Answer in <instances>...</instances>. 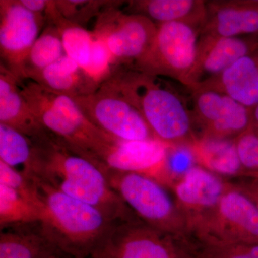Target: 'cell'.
I'll use <instances>...</instances> for the list:
<instances>
[{
	"label": "cell",
	"mask_w": 258,
	"mask_h": 258,
	"mask_svg": "<svg viewBox=\"0 0 258 258\" xmlns=\"http://www.w3.org/2000/svg\"><path fill=\"white\" fill-rule=\"evenodd\" d=\"M101 85L130 103L161 142L174 147L189 146L198 138L186 98L164 78L117 66Z\"/></svg>",
	"instance_id": "7a4b0ae2"
},
{
	"label": "cell",
	"mask_w": 258,
	"mask_h": 258,
	"mask_svg": "<svg viewBox=\"0 0 258 258\" xmlns=\"http://www.w3.org/2000/svg\"><path fill=\"white\" fill-rule=\"evenodd\" d=\"M187 238L209 247L258 244V210L230 182L217 208L190 227Z\"/></svg>",
	"instance_id": "8992f818"
},
{
	"label": "cell",
	"mask_w": 258,
	"mask_h": 258,
	"mask_svg": "<svg viewBox=\"0 0 258 258\" xmlns=\"http://www.w3.org/2000/svg\"><path fill=\"white\" fill-rule=\"evenodd\" d=\"M40 86L74 98L96 92L100 86L68 55L42 70L32 79Z\"/></svg>",
	"instance_id": "44dd1931"
},
{
	"label": "cell",
	"mask_w": 258,
	"mask_h": 258,
	"mask_svg": "<svg viewBox=\"0 0 258 258\" xmlns=\"http://www.w3.org/2000/svg\"><path fill=\"white\" fill-rule=\"evenodd\" d=\"M241 192L244 194L254 204L258 210V179L242 176L235 182L232 183Z\"/></svg>",
	"instance_id": "4dcf8cb0"
},
{
	"label": "cell",
	"mask_w": 258,
	"mask_h": 258,
	"mask_svg": "<svg viewBox=\"0 0 258 258\" xmlns=\"http://www.w3.org/2000/svg\"><path fill=\"white\" fill-rule=\"evenodd\" d=\"M0 123L14 128L30 139L45 130L34 115L19 87L15 75L0 63Z\"/></svg>",
	"instance_id": "ac0fdd59"
},
{
	"label": "cell",
	"mask_w": 258,
	"mask_h": 258,
	"mask_svg": "<svg viewBox=\"0 0 258 258\" xmlns=\"http://www.w3.org/2000/svg\"><path fill=\"white\" fill-rule=\"evenodd\" d=\"M121 9L146 17L157 25L182 23L200 31L207 16L206 1L203 0H131L123 1Z\"/></svg>",
	"instance_id": "e0dca14e"
},
{
	"label": "cell",
	"mask_w": 258,
	"mask_h": 258,
	"mask_svg": "<svg viewBox=\"0 0 258 258\" xmlns=\"http://www.w3.org/2000/svg\"><path fill=\"white\" fill-rule=\"evenodd\" d=\"M200 32L198 28L186 23L157 25L150 49L132 68L174 80L186 87L196 62Z\"/></svg>",
	"instance_id": "52a82bcc"
},
{
	"label": "cell",
	"mask_w": 258,
	"mask_h": 258,
	"mask_svg": "<svg viewBox=\"0 0 258 258\" xmlns=\"http://www.w3.org/2000/svg\"><path fill=\"white\" fill-rule=\"evenodd\" d=\"M123 3L114 1L103 10L91 32L104 42L116 67H132L150 49L157 25L142 15L125 13Z\"/></svg>",
	"instance_id": "ba28073f"
},
{
	"label": "cell",
	"mask_w": 258,
	"mask_h": 258,
	"mask_svg": "<svg viewBox=\"0 0 258 258\" xmlns=\"http://www.w3.org/2000/svg\"><path fill=\"white\" fill-rule=\"evenodd\" d=\"M91 258H111L108 255V254L105 253V252H98L96 254H95L94 256H93Z\"/></svg>",
	"instance_id": "e575fe53"
},
{
	"label": "cell",
	"mask_w": 258,
	"mask_h": 258,
	"mask_svg": "<svg viewBox=\"0 0 258 258\" xmlns=\"http://www.w3.org/2000/svg\"><path fill=\"white\" fill-rule=\"evenodd\" d=\"M41 212L14 189L0 184V227H6L38 223Z\"/></svg>",
	"instance_id": "484cf974"
},
{
	"label": "cell",
	"mask_w": 258,
	"mask_h": 258,
	"mask_svg": "<svg viewBox=\"0 0 258 258\" xmlns=\"http://www.w3.org/2000/svg\"><path fill=\"white\" fill-rule=\"evenodd\" d=\"M49 258H72V257H68V256H64V255H54V256H52V257H50Z\"/></svg>",
	"instance_id": "d590c367"
},
{
	"label": "cell",
	"mask_w": 258,
	"mask_h": 258,
	"mask_svg": "<svg viewBox=\"0 0 258 258\" xmlns=\"http://www.w3.org/2000/svg\"><path fill=\"white\" fill-rule=\"evenodd\" d=\"M178 241L135 219L115 226L101 251L111 258H185Z\"/></svg>",
	"instance_id": "7c38bea8"
},
{
	"label": "cell",
	"mask_w": 258,
	"mask_h": 258,
	"mask_svg": "<svg viewBox=\"0 0 258 258\" xmlns=\"http://www.w3.org/2000/svg\"><path fill=\"white\" fill-rule=\"evenodd\" d=\"M0 160L28 176L34 161L31 139L14 128L0 123Z\"/></svg>",
	"instance_id": "d4e9b609"
},
{
	"label": "cell",
	"mask_w": 258,
	"mask_h": 258,
	"mask_svg": "<svg viewBox=\"0 0 258 258\" xmlns=\"http://www.w3.org/2000/svg\"><path fill=\"white\" fill-rule=\"evenodd\" d=\"M0 184H4L35 204L41 212L42 203L33 180L0 160Z\"/></svg>",
	"instance_id": "f1b7e54d"
},
{
	"label": "cell",
	"mask_w": 258,
	"mask_h": 258,
	"mask_svg": "<svg viewBox=\"0 0 258 258\" xmlns=\"http://www.w3.org/2000/svg\"><path fill=\"white\" fill-rule=\"evenodd\" d=\"M41 200L40 223L47 238L63 255L91 258L104 248L119 223L89 204L51 187L30 176Z\"/></svg>",
	"instance_id": "3957f363"
},
{
	"label": "cell",
	"mask_w": 258,
	"mask_h": 258,
	"mask_svg": "<svg viewBox=\"0 0 258 258\" xmlns=\"http://www.w3.org/2000/svg\"><path fill=\"white\" fill-rule=\"evenodd\" d=\"M197 88H208L225 93L252 109L258 103V47L217 78Z\"/></svg>",
	"instance_id": "d6986e66"
},
{
	"label": "cell",
	"mask_w": 258,
	"mask_h": 258,
	"mask_svg": "<svg viewBox=\"0 0 258 258\" xmlns=\"http://www.w3.org/2000/svg\"><path fill=\"white\" fill-rule=\"evenodd\" d=\"M54 255L63 254L47 238L39 222L1 230L0 258H49Z\"/></svg>",
	"instance_id": "ffe728a7"
},
{
	"label": "cell",
	"mask_w": 258,
	"mask_h": 258,
	"mask_svg": "<svg viewBox=\"0 0 258 258\" xmlns=\"http://www.w3.org/2000/svg\"><path fill=\"white\" fill-rule=\"evenodd\" d=\"M196 164L220 177H242L243 169L235 139L199 137L188 146Z\"/></svg>",
	"instance_id": "7402d4cb"
},
{
	"label": "cell",
	"mask_w": 258,
	"mask_h": 258,
	"mask_svg": "<svg viewBox=\"0 0 258 258\" xmlns=\"http://www.w3.org/2000/svg\"><path fill=\"white\" fill-rule=\"evenodd\" d=\"M32 142L34 161L28 177L35 176L51 187L92 205L116 223L137 218L112 189L99 166L47 132Z\"/></svg>",
	"instance_id": "6da1fadb"
},
{
	"label": "cell",
	"mask_w": 258,
	"mask_h": 258,
	"mask_svg": "<svg viewBox=\"0 0 258 258\" xmlns=\"http://www.w3.org/2000/svg\"><path fill=\"white\" fill-rule=\"evenodd\" d=\"M113 2L111 0H55V4L64 19L85 28L84 25L91 19L98 18Z\"/></svg>",
	"instance_id": "4316f807"
},
{
	"label": "cell",
	"mask_w": 258,
	"mask_h": 258,
	"mask_svg": "<svg viewBox=\"0 0 258 258\" xmlns=\"http://www.w3.org/2000/svg\"><path fill=\"white\" fill-rule=\"evenodd\" d=\"M243 176L258 179V132L249 128L235 139Z\"/></svg>",
	"instance_id": "f546056e"
},
{
	"label": "cell",
	"mask_w": 258,
	"mask_h": 258,
	"mask_svg": "<svg viewBox=\"0 0 258 258\" xmlns=\"http://www.w3.org/2000/svg\"><path fill=\"white\" fill-rule=\"evenodd\" d=\"M46 19L47 22L54 24L60 32L66 55L85 71L89 63L92 51V32L64 19L56 8L54 0H51Z\"/></svg>",
	"instance_id": "603a6c76"
},
{
	"label": "cell",
	"mask_w": 258,
	"mask_h": 258,
	"mask_svg": "<svg viewBox=\"0 0 258 258\" xmlns=\"http://www.w3.org/2000/svg\"><path fill=\"white\" fill-rule=\"evenodd\" d=\"M74 99L88 120L113 138L127 142L157 139L141 113L103 85L96 92Z\"/></svg>",
	"instance_id": "9c48e42d"
},
{
	"label": "cell",
	"mask_w": 258,
	"mask_h": 258,
	"mask_svg": "<svg viewBox=\"0 0 258 258\" xmlns=\"http://www.w3.org/2000/svg\"><path fill=\"white\" fill-rule=\"evenodd\" d=\"M47 23L46 17L26 9L20 0H0L1 62L22 79L24 62Z\"/></svg>",
	"instance_id": "8fae6325"
},
{
	"label": "cell",
	"mask_w": 258,
	"mask_h": 258,
	"mask_svg": "<svg viewBox=\"0 0 258 258\" xmlns=\"http://www.w3.org/2000/svg\"><path fill=\"white\" fill-rule=\"evenodd\" d=\"M66 55L60 32L54 24L47 22L24 62L20 80H32Z\"/></svg>",
	"instance_id": "cb8c5ba5"
},
{
	"label": "cell",
	"mask_w": 258,
	"mask_h": 258,
	"mask_svg": "<svg viewBox=\"0 0 258 258\" xmlns=\"http://www.w3.org/2000/svg\"><path fill=\"white\" fill-rule=\"evenodd\" d=\"M171 147L157 139L136 142L114 139L98 158V165L102 170L144 174L163 184Z\"/></svg>",
	"instance_id": "4fadbf2b"
},
{
	"label": "cell",
	"mask_w": 258,
	"mask_h": 258,
	"mask_svg": "<svg viewBox=\"0 0 258 258\" xmlns=\"http://www.w3.org/2000/svg\"><path fill=\"white\" fill-rule=\"evenodd\" d=\"M257 47L258 34L212 40L199 39L196 62L186 88L195 89L203 86Z\"/></svg>",
	"instance_id": "9a60e30c"
},
{
	"label": "cell",
	"mask_w": 258,
	"mask_h": 258,
	"mask_svg": "<svg viewBox=\"0 0 258 258\" xmlns=\"http://www.w3.org/2000/svg\"><path fill=\"white\" fill-rule=\"evenodd\" d=\"M188 90L199 137L235 139L250 128L251 109L233 98L208 88Z\"/></svg>",
	"instance_id": "30bf717a"
},
{
	"label": "cell",
	"mask_w": 258,
	"mask_h": 258,
	"mask_svg": "<svg viewBox=\"0 0 258 258\" xmlns=\"http://www.w3.org/2000/svg\"><path fill=\"white\" fill-rule=\"evenodd\" d=\"M18 81L42 128L98 165V158L115 138L88 120L71 97L53 92L32 80Z\"/></svg>",
	"instance_id": "277c9868"
},
{
	"label": "cell",
	"mask_w": 258,
	"mask_h": 258,
	"mask_svg": "<svg viewBox=\"0 0 258 258\" xmlns=\"http://www.w3.org/2000/svg\"><path fill=\"white\" fill-rule=\"evenodd\" d=\"M250 128L258 132V103L251 109Z\"/></svg>",
	"instance_id": "836d02e7"
},
{
	"label": "cell",
	"mask_w": 258,
	"mask_h": 258,
	"mask_svg": "<svg viewBox=\"0 0 258 258\" xmlns=\"http://www.w3.org/2000/svg\"><path fill=\"white\" fill-rule=\"evenodd\" d=\"M20 2L32 13L43 15L45 17L51 3V0H20Z\"/></svg>",
	"instance_id": "d6a6232c"
},
{
	"label": "cell",
	"mask_w": 258,
	"mask_h": 258,
	"mask_svg": "<svg viewBox=\"0 0 258 258\" xmlns=\"http://www.w3.org/2000/svg\"><path fill=\"white\" fill-rule=\"evenodd\" d=\"M116 68L113 57L104 42L93 35V43L91 57L85 70L89 77L101 86Z\"/></svg>",
	"instance_id": "83f0119b"
},
{
	"label": "cell",
	"mask_w": 258,
	"mask_h": 258,
	"mask_svg": "<svg viewBox=\"0 0 258 258\" xmlns=\"http://www.w3.org/2000/svg\"><path fill=\"white\" fill-rule=\"evenodd\" d=\"M207 16L200 40L246 36L258 34V1H206Z\"/></svg>",
	"instance_id": "2e32d148"
},
{
	"label": "cell",
	"mask_w": 258,
	"mask_h": 258,
	"mask_svg": "<svg viewBox=\"0 0 258 258\" xmlns=\"http://www.w3.org/2000/svg\"><path fill=\"white\" fill-rule=\"evenodd\" d=\"M103 171L112 189L141 221L178 240H186L187 220L164 185L144 174Z\"/></svg>",
	"instance_id": "5b68a950"
},
{
	"label": "cell",
	"mask_w": 258,
	"mask_h": 258,
	"mask_svg": "<svg viewBox=\"0 0 258 258\" xmlns=\"http://www.w3.org/2000/svg\"><path fill=\"white\" fill-rule=\"evenodd\" d=\"M230 182L199 165L171 185L175 200L191 227L215 210ZM189 234V233H188Z\"/></svg>",
	"instance_id": "5bb4252c"
},
{
	"label": "cell",
	"mask_w": 258,
	"mask_h": 258,
	"mask_svg": "<svg viewBox=\"0 0 258 258\" xmlns=\"http://www.w3.org/2000/svg\"><path fill=\"white\" fill-rule=\"evenodd\" d=\"M196 249L200 250V255L203 258H252L227 247L197 246Z\"/></svg>",
	"instance_id": "1f68e13d"
}]
</instances>
